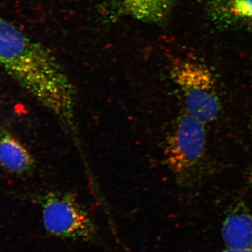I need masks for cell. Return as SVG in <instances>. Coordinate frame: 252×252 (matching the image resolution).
<instances>
[{"label":"cell","mask_w":252,"mask_h":252,"mask_svg":"<svg viewBox=\"0 0 252 252\" xmlns=\"http://www.w3.org/2000/svg\"><path fill=\"white\" fill-rule=\"evenodd\" d=\"M178 0H105V8L112 12L110 19L127 16L145 23H164Z\"/></svg>","instance_id":"cell-5"},{"label":"cell","mask_w":252,"mask_h":252,"mask_svg":"<svg viewBox=\"0 0 252 252\" xmlns=\"http://www.w3.org/2000/svg\"><path fill=\"white\" fill-rule=\"evenodd\" d=\"M170 75L184 96L187 111L205 124L218 118L220 103L215 79L206 65L189 60H176Z\"/></svg>","instance_id":"cell-4"},{"label":"cell","mask_w":252,"mask_h":252,"mask_svg":"<svg viewBox=\"0 0 252 252\" xmlns=\"http://www.w3.org/2000/svg\"><path fill=\"white\" fill-rule=\"evenodd\" d=\"M204 125L187 111L183 113L166 140V162L182 187H191L199 175L206 145Z\"/></svg>","instance_id":"cell-2"},{"label":"cell","mask_w":252,"mask_h":252,"mask_svg":"<svg viewBox=\"0 0 252 252\" xmlns=\"http://www.w3.org/2000/svg\"><path fill=\"white\" fill-rule=\"evenodd\" d=\"M42 211L44 228L61 239L85 242L96 239L95 226L75 194L69 191H48L35 196Z\"/></svg>","instance_id":"cell-3"},{"label":"cell","mask_w":252,"mask_h":252,"mask_svg":"<svg viewBox=\"0 0 252 252\" xmlns=\"http://www.w3.org/2000/svg\"><path fill=\"white\" fill-rule=\"evenodd\" d=\"M206 9L219 29L252 31V0H210Z\"/></svg>","instance_id":"cell-6"},{"label":"cell","mask_w":252,"mask_h":252,"mask_svg":"<svg viewBox=\"0 0 252 252\" xmlns=\"http://www.w3.org/2000/svg\"><path fill=\"white\" fill-rule=\"evenodd\" d=\"M36 166L29 150L0 123V167L11 174L28 176Z\"/></svg>","instance_id":"cell-7"},{"label":"cell","mask_w":252,"mask_h":252,"mask_svg":"<svg viewBox=\"0 0 252 252\" xmlns=\"http://www.w3.org/2000/svg\"><path fill=\"white\" fill-rule=\"evenodd\" d=\"M221 235L228 248L252 250V214L242 212L228 216L223 223Z\"/></svg>","instance_id":"cell-8"},{"label":"cell","mask_w":252,"mask_h":252,"mask_svg":"<svg viewBox=\"0 0 252 252\" xmlns=\"http://www.w3.org/2000/svg\"><path fill=\"white\" fill-rule=\"evenodd\" d=\"M0 68L52 112L76 140V94L70 78L45 46L1 16Z\"/></svg>","instance_id":"cell-1"},{"label":"cell","mask_w":252,"mask_h":252,"mask_svg":"<svg viewBox=\"0 0 252 252\" xmlns=\"http://www.w3.org/2000/svg\"><path fill=\"white\" fill-rule=\"evenodd\" d=\"M222 252H252V250H233V249L228 248Z\"/></svg>","instance_id":"cell-9"}]
</instances>
